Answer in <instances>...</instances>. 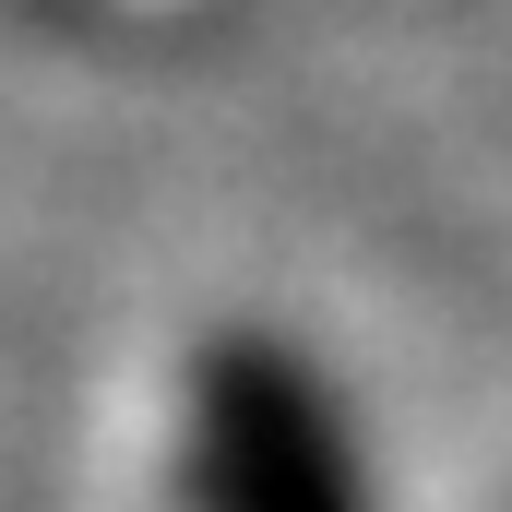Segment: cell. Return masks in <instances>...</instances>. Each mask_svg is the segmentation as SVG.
Segmentation results:
<instances>
[{
    "instance_id": "6da1fadb",
    "label": "cell",
    "mask_w": 512,
    "mask_h": 512,
    "mask_svg": "<svg viewBox=\"0 0 512 512\" xmlns=\"http://www.w3.org/2000/svg\"><path fill=\"white\" fill-rule=\"evenodd\" d=\"M215 489H227V512H358L346 477H334L322 417L286 393V370L215 382Z\"/></svg>"
}]
</instances>
